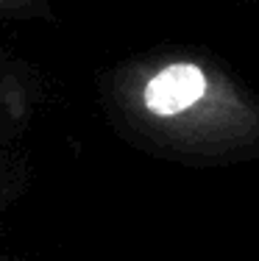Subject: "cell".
<instances>
[{"mask_svg":"<svg viewBox=\"0 0 259 261\" xmlns=\"http://www.w3.org/2000/svg\"><path fill=\"white\" fill-rule=\"evenodd\" d=\"M109 111L145 150L184 164L259 156V100L198 53H151L109 75Z\"/></svg>","mask_w":259,"mask_h":261,"instance_id":"1","label":"cell"},{"mask_svg":"<svg viewBox=\"0 0 259 261\" xmlns=\"http://www.w3.org/2000/svg\"><path fill=\"white\" fill-rule=\"evenodd\" d=\"M0 14L6 17H42L48 14L45 0H0Z\"/></svg>","mask_w":259,"mask_h":261,"instance_id":"2","label":"cell"}]
</instances>
